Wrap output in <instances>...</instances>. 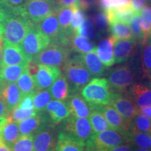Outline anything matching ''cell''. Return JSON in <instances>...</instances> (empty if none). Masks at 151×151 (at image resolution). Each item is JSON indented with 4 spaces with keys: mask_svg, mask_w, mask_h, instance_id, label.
Returning a JSON list of instances; mask_svg holds the SVG:
<instances>
[{
    "mask_svg": "<svg viewBox=\"0 0 151 151\" xmlns=\"http://www.w3.org/2000/svg\"><path fill=\"white\" fill-rule=\"evenodd\" d=\"M78 0H57L56 5L57 8L60 7H68L72 6L78 5Z\"/></svg>",
    "mask_w": 151,
    "mask_h": 151,
    "instance_id": "obj_49",
    "label": "cell"
},
{
    "mask_svg": "<svg viewBox=\"0 0 151 151\" xmlns=\"http://www.w3.org/2000/svg\"><path fill=\"white\" fill-rule=\"evenodd\" d=\"M88 119L91 124L93 133H99V132L111 129L110 124H109L104 117L97 111H91V113Z\"/></svg>",
    "mask_w": 151,
    "mask_h": 151,
    "instance_id": "obj_37",
    "label": "cell"
},
{
    "mask_svg": "<svg viewBox=\"0 0 151 151\" xmlns=\"http://www.w3.org/2000/svg\"><path fill=\"white\" fill-rule=\"evenodd\" d=\"M127 143L139 148L151 150V133L130 132L127 137Z\"/></svg>",
    "mask_w": 151,
    "mask_h": 151,
    "instance_id": "obj_34",
    "label": "cell"
},
{
    "mask_svg": "<svg viewBox=\"0 0 151 151\" xmlns=\"http://www.w3.org/2000/svg\"><path fill=\"white\" fill-rule=\"evenodd\" d=\"M98 0H78V6L83 11L89 10L95 5H97Z\"/></svg>",
    "mask_w": 151,
    "mask_h": 151,
    "instance_id": "obj_47",
    "label": "cell"
},
{
    "mask_svg": "<svg viewBox=\"0 0 151 151\" xmlns=\"http://www.w3.org/2000/svg\"><path fill=\"white\" fill-rule=\"evenodd\" d=\"M130 4L132 7L133 8L134 11H135L137 14H140L141 11L143 9V7L146 6L142 0H130Z\"/></svg>",
    "mask_w": 151,
    "mask_h": 151,
    "instance_id": "obj_48",
    "label": "cell"
},
{
    "mask_svg": "<svg viewBox=\"0 0 151 151\" xmlns=\"http://www.w3.org/2000/svg\"><path fill=\"white\" fill-rule=\"evenodd\" d=\"M139 43L134 38L129 39H118L114 43L115 64H120L127 61L134 55Z\"/></svg>",
    "mask_w": 151,
    "mask_h": 151,
    "instance_id": "obj_17",
    "label": "cell"
},
{
    "mask_svg": "<svg viewBox=\"0 0 151 151\" xmlns=\"http://www.w3.org/2000/svg\"><path fill=\"white\" fill-rule=\"evenodd\" d=\"M60 131L65 132L85 144L93 133L89 119L72 116H69L62 121Z\"/></svg>",
    "mask_w": 151,
    "mask_h": 151,
    "instance_id": "obj_9",
    "label": "cell"
},
{
    "mask_svg": "<svg viewBox=\"0 0 151 151\" xmlns=\"http://www.w3.org/2000/svg\"><path fill=\"white\" fill-rule=\"evenodd\" d=\"M130 132L151 133V120L148 117L139 113L129 123V132Z\"/></svg>",
    "mask_w": 151,
    "mask_h": 151,
    "instance_id": "obj_36",
    "label": "cell"
},
{
    "mask_svg": "<svg viewBox=\"0 0 151 151\" xmlns=\"http://www.w3.org/2000/svg\"><path fill=\"white\" fill-rule=\"evenodd\" d=\"M2 47L1 66L28 65L31 62V60L24 54L20 45L11 44L3 41Z\"/></svg>",
    "mask_w": 151,
    "mask_h": 151,
    "instance_id": "obj_16",
    "label": "cell"
},
{
    "mask_svg": "<svg viewBox=\"0 0 151 151\" xmlns=\"http://www.w3.org/2000/svg\"><path fill=\"white\" fill-rule=\"evenodd\" d=\"M141 25L145 41L151 34V6L146 5L140 13Z\"/></svg>",
    "mask_w": 151,
    "mask_h": 151,
    "instance_id": "obj_38",
    "label": "cell"
},
{
    "mask_svg": "<svg viewBox=\"0 0 151 151\" xmlns=\"http://www.w3.org/2000/svg\"><path fill=\"white\" fill-rule=\"evenodd\" d=\"M115 41L116 39L112 37L104 39L99 41L95 48L98 58L106 67H110L115 64L113 54Z\"/></svg>",
    "mask_w": 151,
    "mask_h": 151,
    "instance_id": "obj_21",
    "label": "cell"
},
{
    "mask_svg": "<svg viewBox=\"0 0 151 151\" xmlns=\"http://www.w3.org/2000/svg\"><path fill=\"white\" fill-rule=\"evenodd\" d=\"M69 44L72 51L74 50L76 52L81 55L88 53L93 51L96 48L94 43L89 39L81 37L75 32L69 39Z\"/></svg>",
    "mask_w": 151,
    "mask_h": 151,
    "instance_id": "obj_30",
    "label": "cell"
},
{
    "mask_svg": "<svg viewBox=\"0 0 151 151\" xmlns=\"http://www.w3.org/2000/svg\"><path fill=\"white\" fill-rule=\"evenodd\" d=\"M0 151H11L4 143H3L0 141Z\"/></svg>",
    "mask_w": 151,
    "mask_h": 151,
    "instance_id": "obj_55",
    "label": "cell"
},
{
    "mask_svg": "<svg viewBox=\"0 0 151 151\" xmlns=\"http://www.w3.org/2000/svg\"><path fill=\"white\" fill-rule=\"evenodd\" d=\"M42 113H38L36 116L24 119L18 122L20 137L33 136L41 126L49 122L47 116Z\"/></svg>",
    "mask_w": 151,
    "mask_h": 151,
    "instance_id": "obj_20",
    "label": "cell"
},
{
    "mask_svg": "<svg viewBox=\"0 0 151 151\" xmlns=\"http://www.w3.org/2000/svg\"><path fill=\"white\" fill-rule=\"evenodd\" d=\"M0 16L4 28L3 41L20 45L33 23L24 14L23 9H16L0 0Z\"/></svg>",
    "mask_w": 151,
    "mask_h": 151,
    "instance_id": "obj_1",
    "label": "cell"
},
{
    "mask_svg": "<svg viewBox=\"0 0 151 151\" xmlns=\"http://www.w3.org/2000/svg\"><path fill=\"white\" fill-rule=\"evenodd\" d=\"M1 94L4 99L9 113H11L18 106L22 99L20 89L16 83L5 85L1 90Z\"/></svg>",
    "mask_w": 151,
    "mask_h": 151,
    "instance_id": "obj_22",
    "label": "cell"
},
{
    "mask_svg": "<svg viewBox=\"0 0 151 151\" xmlns=\"http://www.w3.org/2000/svg\"><path fill=\"white\" fill-rule=\"evenodd\" d=\"M17 85L20 89L22 97L33 93L37 90L35 81L29 72L28 66L24 69L23 72L19 77Z\"/></svg>",
    "mask_w": 151,
    "mask_h": 151,
    "instance_id": "obj_31",
    "label": "cell"
},
{
    "mask_svg": "<svg viewBox=\"0 0 151 151\" xmlns=\"http://www.w3.org/2000/svg\"><path fill=\"white\" fill-rule=\"evenodd\" d=\"M139 113L141 115L148 117L151 120V106H150L143 107V108H139Z\"/></svg>",
    "mask_w": 151,
    "mask_h": 151,
    "instance_id": "obj_53",
    "label": "cell"
},
{
    "mask_svg": "<svg viewBox=\"0 0 151 151\" xmlns=\"http://www.w3.org/2000/svg\"><path fill=\"white\" fill-rule=\"evenodd\" d=\"M37 90L49 89L62 74L59 67L44 65H37L30 62L28 65Z\"/></svg>",
    "mask_w": 151,
    "mask_h": 151,
    "instance_id": "obj_8",
    "label": "cell"
},
{
    "mask_svg": "<svg viewBox=\"0 0 151 151\" xmlns=\"http://www.w3.org/2000/svg\"><path fill=\"white\" fill-rule=\"evenodd\" d=\"M104 12L108 18L109 23L113 21H120L129 24L132 19L137 14L130 3L122 7L111 8Z\"/></svg>",
    "mask_w": 151,
    "mask_h": 151,
    "instance_id": "obj_24",
    "label": "cell"
},
{
    "mask_svg": "<svg viewBox=\"0 0 151 151\" xmlns=\"http://www.w3.org/2000/svg\"><path fill=\"white\" fill-rule=\"evenodd\" d=\"M2 51H3L2 44H0V69H1V65H2Z\"/></svg>",
    "mask_w": 151,
    "mask_h": 151,
    "instance_id": "obj_56",
    "label": "cell"
},
{
    "mask_svg": "<svg viewBox=\"0 0 151 151\" xmlns=\"http://www.w3.org/2000/svg\"><path fill=\"white\" fill-rule=\"evenodd\" d=\"M42 32L48 38L50 43L55 44L70 45L69 41L62 32L55 12L46 17L38 23Z\"/></svg>",
    "mask_w": 151,
    "mask_h": 151,
    "instance_id": "obj_13",
    "label": "cell"
},
{
    "mask_svg": "<svg viewBox=\"0 0 151 151\" xmlns=\"http://www.w3.org/2000/svg\"><path fill=\"white\" fill-rule=\"evenodd\" d=\"M71 52L72 49L70 45L50 43L48 46L34 57L32 62L37 65L62 67Z\"/></svg>",
    "mask_w": 151,
    "mask_h": 151,
    "instance_id": "obj_4",
    "label": "cell"
},
{
    "mask_svg": "<svg viewBox=\"0 0 151 151\" xmlns=\"http://www.w3.org/2000/svg\"><path fill=\"white\" fill-rule=\"evenodd\" d=\"M37 112L34 109L29 110H24L18 108V106L11 113V119L13 121L16 122H20L22 120L27 119L30 117L35 116L37 114Z\"/></svg>",
    "mask_w": 151,
    "mask_h": 151,
    "instance_id": "obj_43",
    "label": "cell"
},
{
    "mask_svg": "<svg viewBox=\"0 0 151 151\" xmlns=\"http://www.w3.org/2000/svg\"><path fill=\"white\" fill-rule=\"evenodd\" d=\"M62 71L69 83L71 94L81 91L92 78L79 53L69 55L62 66Z\"/></svg>",
    "mask_w": 151,
    "mask_h": 151,
    "instance_id": "obj_2",
    "label": "cell"
},
{
    "mask_svg": "<svg viewBox=\"0 0 151 151\" xmlns=\"http://www.w3.org/2000/svg\"><path fill=\"white\" fill-rule=\"evenodd\" d=\"M9 114L10 113L7 109L4 99L2 96L0 94V130L9 120V118H10Z\"/></svg>",
    "mask_w": 151,
    "mask_h": 151,
    "instance_id": "obj_45",
    "label": "cell"
},
{
    "mask_svg": "<svg viewBox=\"0 0 151 151\" xmlns=\"http://www.w3.org/2000/svg\"><path fill=\"white\" fill-rule=\"evenodd\" d=\"M46 110L49 115L50 123L53 125L60 124L70 116V111L66 101L52 100L48 104Z\"/></svg>",
    "mask_w": 151,
    "mask_h": 151,
    "instance_id": "obj_19",
    "label": "cell"
},
{
    "mask_svg": "<svg viewBox=\"0 0 151 151\" xmlns=\"http://www.w3.org/2000/svg\"><path fill=\"white\" fill-rule=\"evenodd\" d=\"M28 65L1 66L0 69V83L5 85L16 83Z\"/></svg>",
    "mask_w": 151,
    "mask_h": 151,
    "instance_id": "obj_29",
    "label": "cell"
},
{
    "mask_svg": "<svg viewBox=\"0 0 151 151\" xmlns=\"http://www.w3.org/2000/svg\"><path fill=\"white\" fill-rule=\"evenodd\" d=\"M111 8H119L127 6L130 3V0H108Z\"/></svg>",
    "mask_w": 151,
    "mask_h": 151,
    "instance_id": "obj_50",
    "label": "cell"
},
{
    "mask_svg": "<svg viewBox=\"0 0 151 151\" xmlns=\"http://www.w3.org/2000/svg\"><path fill=\"white\" fill-rule=\"evenodd\" d=\"M150 85H151V83H150Z\"/></svg>",
    "mask_w": 151,
    "mask_h": 151,
    "instance_id": "obj_60",
    "label": "cell"
},
{
    "mask_svg": "<svg viewBox=\"0 0 151 151\" xmlns=\"http://www.w3.org/2000/svg\"><path fill=\"white\" fill-rule=\"evenodd\" d=\"M127 143V137L112 129L99 133H92L86 141L85 151H109L123 143Z\"/></svg>",
    "mask_w": 151,
    "mask_h": 151,
    "instance_id": "obj_3",
    "label": "cell"
},
{
    "mask_svg": "<svg viewBox=\"0 0 151 151\" xmlns=\"http://www.w3.org/2000/svg\"><path fill=\"white\" fill-rule=\"evenodd\" d=\"M52 95L50 90H36L33 94L34 109L37 113L46 110L48 104L51 101Z\"/></svg>",
    "mask_w": 151,
    "mask_h": 151,
    "instance_id": "obj_35",
    "label": "cell"
},
{
    "mask_svg": "<svg viewBox=\"0 0 151 151\" xmlns=\"http://www.w3.org/2000/svg\"><path fill=\"white\" fill-rule=\"evenodd\" d=\"M132 151H151V150H148V149H144V148H139V147L134 146H133V150H132Z\"/></svg>",
    "mask_w": 151,
    "mask_h": 151,
    "instance_id": "obj_57",
    "label": "cell"
},
{
    "mask_svg": "<svg viewBox=\"0 0 151 151\" xmlns=\"http://www.w3.org/2000/svg\"><path fill=\"white\" fill-rule=\"evenodd\" d=\"M106 78H94L81 90V95L87 102L95 104H110L112 94Z\"/></svg>",
    "mask_w": 151,
    "mask_h": 151,
    "instance_id": "obj_5",
    "label": "cell"
},
{
    "mask_svg": "<svg viewBox=\"0 0 151 151\" xmlns=\"http://www.w3.org/2000/svg\"><path fill=\"white\" fill-rule=\"evenodd\" d=\"M83 61L92 77L97 78L104 74L107 67L98 58L95 50L88 53L81 55Z\"/></svg>",
    "mask_w": 151,
    "mask_h": 151,
    "instance_id": "obj_27",
    "label": "cell"
},
{
    "mask_svg": "<svg viewBox=\"0 0 151 151\" xmlns=\"http://www.w3.org/2000/svg\"><path fill=\"white\" fill-rule=\"evenodd\" d=\"M52 98L58 101H67L70 95V88L65 76L62 74L49 88Z\"/></svg>",
    "mask_w": 151,
    "mask_h": 151,
    "instance_id": "obj_28",
    "label": "cell"
},
{
    "mask_svg": "<svg viewBox=\"0 0 151 151\" xmlns=\"http://www.w3.org/2000/svg\"><path fill=\"white\" fill-rule=\"evenodd\" d=\"M50 43V40L42 32L38 24L32 23L20 43L24 54L31 60Z\"/></svg>",
    "mask_w": 151,
    "mask_h": 151,
    "instance_id": "obj_6",
    "label": "cell"
},
{
    "mask_svg": "<svg viewBox=\"0 0 151 151\" xmlns=\"http://www.w3.org/2000/svg\"><path fill=\"white\" fill-rule=\"evenodd\" d=\"M109 32L111 37L116 40L118 39H129L134 38L129 24L120 21H113L109 22Z\"/></svg>",
    "mask_w": 151,
    "mask_h": 151,
    "instance_id": "obj_32",
    "label": "cell"
},
{
    "mask_svg": "<svg viewBox=\"0 0 151 151\" xmlns=\"http://www.w3.org/2000/svg\"><path fill=\"white\" fill-rule=\"evenodd\" d=\"M86 144L60 131L58 134L55 151H85Z\"/></svg>",
    "mask_w": 151,
    "mask_h": 151,
    "instance_id": "obj_25",
    "label": "cell"
},
{
    "mask_svg": "<svg viewBox=\"0 0 151 151\" xmlns=\"http://www.w3.org/2000/svg\"><path fill=\"white\" fill-rule=\"evenodd\" d=\"M133 150V145L129 143H125L120 145L111 149L109 151H132Z\"/></svg>",
    "mask_w": 151,
    "mask_h": 151,
    "instance_id": "obj_52",
    "label": "cell"
},
{
    "mask_svg": "<svg viewBox=\"0 0 151 151\" xmlns=\"http://www.w3.org/2000/svg\"><path fill=\"white\" fill-rule=\"evenodd\" d=\"M66 101L70 111V116L76 118H89L91 113L89 104L79 92L70 94Z\"/></svg>",
    "mask_w": 151,
    "mask_h": 151,
    "instance_id": "obj_18",
    "label": "cell"
},
{
    "mask_svg": "<svg viewBox=\"0 0 151 151\" xmlns=\"http://www.w3.org/2000/svg\"><path fill=\"white\" fill-rule=\"evenodd\" d=\"M142 1L146 4V5L151 6V0H142Z\"/></svg>",
    "mask_w": 151,
    "mask_h": 151,
    "instance_id": "obj_58",
    "label": "cell"
},
{
    "mask_svg": "<svg viewBox=\"0 0 151 151\" xmlns=\"http://www.w3.org/2000/svg\"><path fill=\"white\" fill-rule=\"evenodd\" d=\"M124 94L138 108L151 106V85L134 83L126 90Z\"/></svg>",
    "mask_w": 151,
    "mask_h": 151,
    "instance_id": "obj_15",
    "label": "cell"
},
{
    "mask_svg": "<svg viewBox=\"0 0 151 151\" xmlns=\"http://www.w3.org/2000/svg\"><path fill=\"white\" fill-rule=\"evenodd\" d=\"M53 1H55V2H56V1H57V0H53Z\"/></svg>",
    "mask_w": 151,
    "mask_h": 151,
    "instance_id": "obj_59",
    "label": "cell"
},
{
    "mask_svg": "<svg viewBox=\"0 0 151 151\" xmlns=\"http://www.w3.org/2000/svg\"><path fill=\"white\" fill-rule=\"evenodd\" d=\"M33 93L28 94V95L22 97L20 103L18 105V108L24 110H29V109H34L33 104Z\"/></svg>",
    "mask_w": 151,
    "mask_h": 151,
    "instance_id": "obj_46",
    "label": "cell"
},
{
    "mask_svg": "<svg viewBox=\"0 0 151 151\" xmlns=\"http://www.w3.org/2000/svg\"><path fill=\"white\" fill-rule=\"evenodd\" d=\"M90 18L99 35H101L109 29V20L104 11H99Z\"/></svg>",
    "mask_w": 151,
    "mask_h": 151,
    "instance_id": "obj_39",
    "label": "cell"
},
{
    "mask_svg": "<svg viewBox=\"0 0 151 151\" xmlns=\"http://www.w3.org/2000/svg\"><path fill=\"white\" fill-rule=\"evenodd\" d=\"M75 6L57 8L55 11L58 17V22L62 32L69 41L74 33L71 29V20H72L73 12Z\"/></svg>",
    "mask_w": 151,
    "mask_h": 151,
    "instance_id": "obj_23",
    "label": "cell"
},
{
    "mask_svg": "<svg viewBox=\"0 0 151 151\" xmlns=\"http://www.w3.org/2000/svg\"><path fill=\"white\" fill-rule=\"evenodd\" d=\"M74 32L81 37H86L88 39H93L97 37V32L95 30V27L90 18H86L83 24L76 30Z\"/></svg>",
    "mask_w": 151,
    "mask_h": 151,
    "instance_id": "obj_41",
    "label": "cell"
},
{
    "mask_svg": "<svg viewBox=\"0 0 151 151\" xmlns=\"http://www.w3.org/2000/svg\"><path fill=\"white\" fill-rule=\"evenodd\" d=\"M109 105L112 106L129 124L133 118L139 114V108L124 92H112Z\"/></svg>",
    "mask_w": 151,
    "mask_h": 151,
    "instance_id": "obj_14",
    "label": "cell"
},
{
    "mask_svg": "<svg viewBox=\"0 0 151 151\" xmlns=\"http://www.w3.org/2000/svg\"><path fill=\"white\" fill-rule=\"evenodd\" d=\"M129 25L134 38L137 41L139 44L142 45L145 41V37L143 34L142 29H141L140 14H137L133 17L130 22Z\"/></svg>",
    "mask_w": 151,
    "mask_h": 151,
    "instance_id": "obj_40",
    "label": "cell"
},
{
    "mask_svg": "<svg viewBox=\"0 0 151 151\" xmlns=\"http://www.w3.org/2000/svg\"><path fill=\"white\" fill-rule=\"evenodd\" d=\"M20 137L18 122L13 121L10 117L0 130V141L11 150L14 143Z\"/></svg>",
    "mask_w": 151,
    "mask_h": 151,
    "instance_id": "obj_26",
    "label": "cell"
},
{
    "mask_svg": "<svg viewBox=\"0 0 151 151\" xmlns=\"http://www.w3.org/2000/svg\"><path fill=\"white\" fill-rule=\"evenodd\" d=\"M11 6L16 9H23L24 4L26 3L27 0H4Z\"/></svg>",
    "mask_w": 151,
    "mask_h": 151,
    "instance_id": "obj_51",
    "label": "cell"
},
{
    "mask_svg": "<svg viewBox=\"0 0 151 151\" xmlns=\"http://www.w3.org/2000/svg\"><path fill=\"white\" fill-rule=\"evenodd\" d=\"M56 2L53 0H27L23 6V11L28 19L35 24L55 11Z\"/></svg>",
    "mask_w": 151,
    "mask_h": 151,
    "instance_id": "obj_10",
    "label": "cell"
},
{
    "mask_svg": "<svg viewBox=\"0 0 151 151\" xmlns=\"http://www.w3.org/2000/svg\"><path fill=\"white\" fill-rule=\"evenodd\" d=\"M11 151H33V136L20 137L14 143Z\"/></svg>",
    "mask_w": 151,
    "mask_h": 151,
    "instance_id": "obj_42",
    "label": "cell"
},
{
    "mask_svg": "<svg viewBox=\"0 0 151 151\" xmlns=\"http://www.w3.org/2000/svg\"><path fill=\"white\" fill-rule=\"evenodd\" d=\"M86 20V16L84 11L81 9L78 5H76L73 9L72 20H71V29L73 32L83 24Z\"/></svg>",
    "mask_w": 151,
    "mask_h": 151,
    "instance_id": "obj_44",
    "label": "cell"
},
{
    "mask_svg": "<svg viewBox=\"0 0 151 151\" xmlns=\"http://www.w3.org/2000/svg\"><path fill=\"white\" fill-rule=\"evenodd\" d=\"M141 66L144 76L150 80L151 83V34L142 45Z\"/></svg>",
    "mask_w": 151,
    "mask_h": 151,
    "instance_id": "obj_33",
    "label": "cell"
},
{
    "mask_svg": "<svg viewBox=\"0 0 151 151\" xmlns=\"http://www.w3.org/2000/svg\"><path fill=\"white\" fill-rule=\"evenodd\" d=\"M89 104L91 111H97L104 117L109 124H110L111 129L123 134L127 137L129 134V124L127 123L123 118L119 114V113L111 105L95 104Z\"/></svg>",
    "mask_w": 151,
    "mask_h": 151,
    "instance_id": "obj_12",
    "label": "cell"
},
{
    "mask_svg": "<svg viewBox=\"0 0 151 151\" xmlns=\"http://www.w3.org/2000/svg\"><path fill=\"white\" fill-rule=\"evenodd\" d=\"M56 129L53 124L48 122L39 128L33 135V151H55Z\"/></svg>",
    "mask_w": 151,
    "mask_h": 151,
    "instance_id": "obj_11",
    "label": "cell"
},
{
    "mask_svg": "<svg viewBox=\"0 0 151 151\" xmlns=\"http://www.w3.org/2000/svg\"><path fill=\"white\" fill-rule=\"evenodd\" d=\"M3 35H4V28L1 24V16H0V44L3 43Z\"/></svg>",
    "mask_w": 151,
    "mask_h": 151,
    "instance_id": "obj_54",
    "label": "cell"
},
{
    "mask_svg": "<svg viewBox=\"0 0 151 151\" xmlns=\"http://www.w3.org/2000/svg\"><path fill=\"white\" fill-rule=\"evenodd\" d=\"M107 81L113 92L123 93L134 83L135 75L129 65L118 66L107 73Z\"/></svg>",
    "mask_w": 151,
    "mask_h": 151,
    "instance_id": "obj_7",
    "label": "cell"
}]
</instances>
